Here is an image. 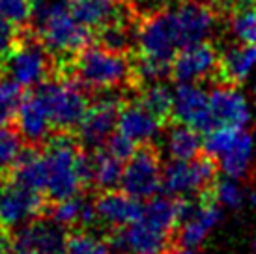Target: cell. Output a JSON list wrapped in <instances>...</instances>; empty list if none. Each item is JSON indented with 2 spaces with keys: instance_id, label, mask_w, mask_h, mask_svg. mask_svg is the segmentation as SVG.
<instances>
[{
  "instance_id": "31",
  "label": "cell",
  "mask_w": 256,
  "mask_h": 254,
  "mask_svg": "<svg viewBox=\"0 0 256 254\" xmlns=\"http://www.w3.org/2000/svg\"><path fill=\"white\" fill-rule=\"evenodd\" d=\"M22 99H24L22 86L15 82L14 78H6L4 75H0V124H10L12 120H15Z\"/></svg>"
},
{
  "instance_id": "27",
  "label": "cell",
  "mask_w": 256,
  "mask_h": 254,
  "mask_svg": "<svg viewBox=\"0 0 256 254\" xmlns=\"http://www.w3.org/2000/svg\"><path fill=\"white\" fill-rule=\"evenodd\" d=\"M166 150L170 154L172 159H182V161H189L200 156L202 150V138L196 129L189 126L178 124L168 131L166 136Z\"/></svg>"
},
{
  "instance_id": "34",
  "label": "cell",
  "mask_w": 256,
  "mask_h": 254,
  "mask_svg": "<svg viewBox=\"0 0 256 254\" xmlns=\"http://www.w3.org/2000/svg\"><path fill=\"white\" fill-rule=\"evenodd\" d=\"M0 17L12 21L17 26H26L34 17L32 0H0Z\"/></svg>"
},
{
  "instance_id": "26",
  "label": "cell",
  "mask_w": 256,
  "mask_h": 254,
  "mask_svg": "<svg viewBox=\"0 0 256 254\" xmlns=\"http://www.w3.org/2000/svg\"><path fill=\"white\" fill-rule=\"evenodd\" d=\"M90 166H92V184L98 189L110 190L116 185H120L124 176V166L118 157H114L107 148L98 150L90 157Z\"/></svg>"
},
{
  "instance_id": "38",
  "label": "cell",
  "mask_w": 256,
  "mask_h": 254,
  "mask_svg": "<svg viewBox=\"0 0 256 254\" xmlns=\"http://www.w3.org/2000/svg\"><path fill=\"white\" fill-rule=\"evenodd\" d=\"M174 254H198L196 252V250H194V248H180V250H176V252Z\"/></svg>"
},
{
  "instance_id": "19",
  "label": "cell",
  "mask_w": 256,
  "mask_h": 254,
  "mask_svg": "<svg viewBox=\"0 0 256 254\" xmlns=\"http://www.w3.org/2000/svg\"><path fill=\"white\" fill-rule=\"evenodd\" d=\"M98 219L114 228H124L142 217L144 206H140L138 198H133L126 190H103L94 200Z\"/></svg>"
},
{
  "instance_id": "37",
  "label": "cell",
  "mask_w": 256,
  "mask_h": 254,
  "mask_svg": "<svg viewBox=\"0 0 256 254\" xmlns=\"http://www.w3.org/2000/svg\"><path fill=\"white\" fill-rule=\"evenodd\" d=\"M240 6H256V0H232Z\"/></svg>"
},
{
  "instance_id": "22",
  "label": "cell",
  "mask_w": 256,
  "mask_h": 254,
  "mask_svg": "<svg viewBox=\"0 0 256 254\" xmlns=\"http://www.w3.org/2000/svg\"><path fill=\"white\" fill-rule=\"evenodd\" d=\"M256 68V45L242 43L230 49L219 58L217 73L222 82L228 84H240L250 77Z\"/></svg>"
},
{
  "instance_id": "32",
  "label": "cell",
  "mask_w": 256,
  "mask_h": 254,
  "mask_svg": "<svg viewBox=\"0 0 256 254\" xmlns=\"http://www.w3.org/2000/svg\"><path fill=\"white\" fill-rule=\"evenodd\" d=\"M232 34L242 43L256 45V6H240L230 17Z\"/></svg>"
},
{
  "instance_id": "14",
  "label": "cell",
  "mask_w": 256,
  "mask_h": 254,
  "mask_svg": "<svg viewBox=\"0 0 256 254\" xmlns=\"http://www.w3.org/2000/svg\"><path fill=\"white\" fill-rule=\"evenodd\" d=\"M170 12L182 49L194 43L206 42L208 36L214 32L215 14L204 2L185 0L176 8H172Z\"/></svg>"
},
{
  "instance_id": "9",
  "label": "cell",
  "mask_w": 256,
  "mask_h": 254,
  "mask_svg": "<svg viewBox=\"0 0 256 254\" xmlns=\"http://www.w3.org/2000/svg\"><path fill=\"white\" fill-rule=\"evenodd\" d=\"M122 190H126L133 198H152L163 185V170L161 159L156 148L144 144L128 159L122 176Z\"/></svg>"
},
{
  "instance_id": "6",
  "label": "cell",
  "mask_w": 256,
  "mask_h": 254,
  "mask_svg": "<svg viewBox=\"0 0 256 254\" xmlns=\"http://www.w3.org/2000/svg\"><path fill=\"white\" fill-rule=\"evenodd\" d=\"M217 164L210 156H198L189 161L172 159L163 170V187L170 196H191L206 192L215 182Z\"/></svg>"
},
{
  "instance_id": "28",
  "label": "cell",
  "mask_w": 256,
  "mask_h": 254,
  "mask_svg": "<svg viewBox=\"0 0 256 254\" xmlns=\"http://www.w3.org/2000/svg\"><path fill=\"white\" fill-rule=\"evenodd\" d=\"M138 105H142L148 112H152L156 118L166 122L172 118V106H174V92L168 90V86L156 82V84L144 86L138 96Z\"/></svg>"
},
{
  "instance_id": "2",
  "label": "cell",
  "mask_w": 256,
  "mask_h": 254,
  "mask_svg": "<svg viewBox=\"0 0 256 254\" xmlns=\"http://www.w3.org/2000/svg\"><path fill=\"white\" fill-rule=\"evenodd\" d=\"M56 73L72 75L94 92H108L120 86H133V60L129 54L105 47L88 45L70 62L58 64Z\"/></svg>"
},
{
  "instance_id": "15",
  "label": "cell",
  "mask_w": 256,
  "mask_h": 254,
  "mask_svg": "<svg viewBox=\"0 0 256 254\" xmlns=\"http://www.w3.org/2000/svg\"><path fill=\"white\" fill-rule=\"evenodd\" d=\"M219 58L214 45L206 42L194 43L178 50L170 64V75L178 82H196L217 71Z\"/></svg>"
},
{
  "instance_id": "21",
  "label": "cell",
  "mask_w": 256,
  "mask_h": 254,
  "mask_svg": "<svg viewBox=\"0 0 256 254\" xmlns=\"http://www.w3.org/2000/svg\"><path fill=\"white\" fill-rule=\"evenodd\" d=\"M70 14L90 30L98 32L124 15L122 0H68Z\"/></svg>"
},
{
  "instance_id": "25",
  "label": "cell",
  "mask_w": 256,
  "mask_h": 254,
  "mask_svg": "<svg viewBox=\"0 0 256 254\" xmlns=\"http://www.w3.org/2000/svg\"><path fill=\"white\" fill-rule=\"evenodd\" d=\"M252 156H254V138L245 129H242V133L238 134L234 144L217 161L228 178L240 180L247 174L250 162H252Z\"/></svg>"
},
{
  "instance_id": "18",
  "label": "cell",
  "mask_w": 256,
  "mask_h": 254,
  "mask_svg": "<svg viewBox=\"0 0 256 254\" xmlns=\"http://www.w3.org/2000/svg\"><path fill=\"white\" fill-rule=\"evenodd\" d=\"M15 122H17V129L24 142H30L32 146L43 144V140L49 136L50 129H54L49 106L38 90L24 96L21 108L15 116Z\"/></svg>"
},
{
  "instance_id": "1",
  "label": "cell",
  "mask_w": 256,
  "mask_h": 254,
  "mask_svg": "<svg viewBox=\"0 0 256 254\" xmlns=\"http://www.w3.org/2000/svg\"><path fill=\"white\" fill-rule=\"evenodd\" d=\"M43 157L47 164L45 196L52 202L77 196L92 184L90 159L72 133H56L50 136L45 144Z\"/></svg>"
},
{
  "instance_id": "39",
  "label": "cell",
  "mask_w": 256,
  "mask_h": 254,
  "mask_svg": "<svg viewBox=\"0 0 256 254\" xmlns=\"http://www.w3.org/2000/svg\"><path fill=\"white\" fill-rule=\"evenodd\" d=\"M0 190H2V178H0Z\"/></svg>"
},
{
  "instance_id": "30",
  "label": "cell",
  "mask_w": 256,
  "mask_h": 254,
  "mask_svg": "<svg viewBox=\"0 0 256 254\" xmlns=\"http://www.w3.org/2000/svg\"><path fill=\"white\" fill-rule=\"evenodd\" d=\"M22 138L17 127L10 124H0V172L10 174L19 157L22 156Z\"/></svg>"
},
{
  "instance_id": "11",
  "label": "cell",
  "mask_w": 256,
  "mask_h": 254,
  "mask_svg": "<svg viewBox=\"0 0 256 254\" xmlns=\"http://www.w3.org/2000/svg\"><path fill=\"white\" fill-rule=\"evenodd\" d=\"M45 212L43 192L28 189L8 178V184L0 190V228L10 232L12 228L28 224L40 219Z\"/></svg>"
},
{
  "instance_id": "3",
  "label": "cell",
  "mask_w": 256,
  "mask_h": 254,
  "mask_svg": "<svg viewBox=\"0 0 256 254\" xmlns=\"http://www.w3.org/2000/svg\"><path fill=\"white\" fill-rule=\"evenodd\" d=\"M36 38L47 49L50 56L60 64L70 62L82 49H86L94 38V30L78 22L68 6H60L36 17Z\"/></svg>"
},
{
  "instance_id": "33",
  "label": "cell",
  "mask_w": 256,
  "mask_h": 254,
  "mask_svg": "<svg viewBox=\"0 0 256 254\" xmlns=\"http://www.w3.org/2000/svg\"><path fill=\"white\" fill-rule=\"evenodd\" d=\"M66 254H110L107 241H101L88 232H75L68 238Z\"/></svg>"
},
{
  "instance_id": "36",
  "label": "cell",
  "mask_w": 256,
  "mask_h": 254,
  "mask_svg": "<svg viewBox=\"0 0 256 254\" xmlns=\"http://www.w3.org/2000/svg\"><path fill=\"white\" fill-rule=\"evenodd\" d=\"M107 150L114 157H118L120 161H126L136 152V144L133 140H129L128 136H124L122 133H114L107 140Z\"/></svg>"
},
{
  "instance_id": "20",
  "label": "cell",
  "mask_w": 256,
  "mask_h": 254,
  "mask_svg": "<svg viewBox=\"0 0 256 254\" xmlns=\"http://www.w3.org/2000/svg\"><path fill=\"white\" fill-rule=\"evenodd\" d=\"M161 127H163V122L159 118L148 112L142 105L131 103V105L122 106L116 129H118V133L135 142L136 146H144L156 138Z\"/></svg>"
},
{
  "instance_id": "5",
  "label": "cell",
  "mask_w": 256,
  "mask_h": 254,
  "mask_svg": "<svg viewBox=\"0 0 256 254\" xmlns=\"http://www.w3.org/2000/svg\"><path fill=\"white\" fill-rule=\"evenodd\" d=\"M2 71H6L15 82L21 86H36L45 82L56 73V60L50 56L34 30L24 32L21 45L2 62Z\"/></svg>"
},
{
  "instance_id": "23",
  "label": "cell",
  "mask_w": 256,
  "mask_h": 254,
  "mask_svg": "<svg viewBox=\"0 0 256 254\" xmlns=\"http://www.w3.org/2000/svg\"><path fill=\"white\" fill-rule=\"evenodd\" d=\"M50 219L64 228H70V226L88 228L98 220V213L92 200H86L77 194V196L54 202V206L50 208Z\"/></svg>"
},
{
  "instance_id": "35",
  "label": "cell",
  "mask_w": 256,
  "mask_h": 254,
  "mask_svg": "<svg viewBox=\"0 0 256 254\" xmlns=\"http://www.w3.org/2000/svg\"><path fill=\"white\" fill-rule=\"evenodd\" d=\"M24 38V26H17L8 19L0 17V66L19 45Z\"/></svg>"
},
{
  "instance_id": "13",
  "label": "cell",
  "mask_w": 256,
  "mask_h": 254,
  "mask_svg": "<svg viewBox=\"0 0 256 254\" xmlns=\"http://www.w3.org/2000/svg\"><path fill=\"white\" fill-rule=\"evenodd\" d=\"M172 118L178 124L196 129L198 133L210 131L215 126L210 96L196 82H178V88L174 90Z\"/></svg>"
},
{
  "instance_id": "12",
  "label": "cell",
  "mask_w": 256,
  "mask_h": 254,
  "mask_svg": "<svg viewBox=\"0 0 256 254\" xmlns=\"http://www.w3.org/2000/svg\"><path fill=\"white\" fill-rule=\"evenodd\" d=\"M68 238L64 226L52 219H34L12 236V245L17 254H66Z\"/></svg>"
},
{
  "instance_id": "29",
  "label": "cell",
  "mask_w": 256,
  "mask_h": 254,
  "mask_svg": "<svg viewBox=\"0 0 256 254\" xmlns=\"http://www.w3.org/2000/svg\"><path fill=\"white\" fill-rule=\"evenodd\" d=\"M210 196L214 198L219 206H224V208H230V210H240L243 206L250 202L254 204L256 196L252 192H247L242 185L236 182L234 178H228L226 180H219L212 185V189H208Z\"/></svg>"
},
{
  "instance_id": "24",
  "label": "cell",
  "mask_w": 256,
  "mask_h": 254,
  "mask_svg": "<svg viewBox=\"0 0 256 254\" xmlns=\"http://www.w3.org/2000/svg\"><path fill=\"white\" fill-rule=\"evenodd\" d=\"M10 180L24 185L28 189H34L38 192H45L47 187V164L43 152H38L36 146L32 150H24L22 156L15 164L12 172L8 174Z\"/></svg>"
},
{
  "instance_id": "10",
  "label": "cell",
  "mask_w": 256,
  "mask_h": 254,
  "mask_svg": "<svg viewBox=\"0 0 256 254\" xmlns=\"http://www.w3.org/2000/svg\"><path fill=\"white\" fill-rule=\"evenodd\" d=\"M122 106L124 101L118 94H112V90L105 92L96 103H92L77 127V140L80 146L100 148L101 144H105L118 127Z\"/></svg>"
},
{
  "instance_id": "17",
  "label": "cell",
  "mask_w": 256,
  "mask_h": 254,
  "mask_svg": "<svg viewBox=\"0 0 256 254\" xmlns=\"http://www.w3.org/2000/svg\"><path fill=\"white\" fill-rule=\"evenodd\" d=\"M210 108L215 126L242 127L250 120V106L243 92L238 90V84L222 82L210 94Z\"/></svg>"
},
{
  "instance_id": "7",
  "label": "cell",
  "mask_w": 256,
  "mask_h": 254,
  "mask_svg": "<svg viewBox=\"0 0 256 254\" xmlns=\"http://www.w3.org/2000/svg\"><path fill=\"white\" fill-rule=\"evenodd\" d=\"M136 45L140 56L172 64L174 56L182 49L174 26L170 10L146 15L136 26Z\"/></svg>"
},
{
  "instance_id": "8",
  "label": "cell",
  "mask_w": 256,
  "mask_h": 254,
  "mask_svg": "<svg viewBox=\"0 0 256 254\" xmlns=\"http://www.w3.org/2000/svg\"><path fill=\"white\" fill-rule=\"evenodd\" d=\"M172 234L140 219L116 228L108 236V247L118 254H166L170 250Z\"/></svg>"
},
{
  "instance_id": "4",
  "label": "cell",
  "mask_w": 256,
  "mask_h": 254,
  "mask_svg": "<svg viewBox=\"0 0 256 254\" xmlns=\"http://www.w3.org/2000/svg\"><path fill=\"white\" fill-rule=\"evenodd\" d=\"M38 92L49 106L52 127L58 129V133L75 131L90 108L86 88L66 73H54L52 78H47L38 86Z\"/></svg>"
},
{
  "instance_id": "40",
  "label": "cell",
  "mask_w": 256,
  "mask_h": 254,
  "mask_svg": "<svg viewBox=\"0 0 256 254\" xmlns=\"http://www.w3.org/2000/svg\"><path fill=\"white\" fill-rule=\"evenodd\" d=\"M252 248H254V252H256V240H254V247H252Z\"/></svg>"
},
{
  "instance_id": "16",
  "label": "cell",
  "mask_w": 256,
  "mask_h": 254,
  "mask_svg": "<svg viewBox=\"0 0 256 254\" xmlns=\"http://www.w3.org/2000/svg\"><path fill=\"white\" fill-rule=\"evenodd\" d=\"M220 206L210 196V192H204V196L198 202L192 200L191 212L182 222L180 230V243L185 248H196L204 243L210 234L214 232L220 222Z\"/></svg>"
}]
</instances>
